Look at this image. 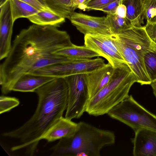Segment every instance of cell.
I'll list each match as a JSON object with an SVG mask.
<instances>
[{
  "label": "cell",
  "mask_w": 156,
  "mask_h": 156,
  "mask_svg": "<svg viewBox=\"0 0 156 156\" xmlns=\"http://www.w3.org/2000/svg\"><path fill=\"white\" fill-rule=\"evenodd\" d=\"M34 24L41 26L59 27L65 22V18L53 12L39 11L27 18Z\"/></svg>",
  "instance_id": "19"
},
{
  "label": "cell",
  "mask_w": 156,
  "mask_h": 156,
  "mask_svg": "<svg viewBox=\"0 0 156 156\" xmlns=\"http://www.w3.org/2000/svg\"><path fill=\"white\" fill-rule=\"evenodd\" d=\"M64 78L68 88L67 104L65 117L71 120L80 118L85 112L89 100L85 73L71 75Z\"/></svg>",
  "instance_id": "6"
},
{
  "label": "cell",
  "mask_w": 156,
  "mask_h": 156,
  "mask_svg": "<svg viewBox=\"0 0 156 156\" xmlns=\"http://www.w3.org/2000/svg\"><path fill=\"white\" fill-rule=\"evenodd\" d=\"M86 0H72L73 5L76 9L78 8V6L80 4L83 3Z\"/></svg>",
  "instance_id": "31"
},
{
  "label": "cell",
  "mask_w": 156,
  "mask_h": 156,
  "mask_svg": "<svg viewBox=\"0 0 156 156\" xmlns=\"http://www.w3.org/2000/svg\"><path fill=\"white\" fill-rule=\"evenodd\" d=\"M0 60L6 58L11 48V39L14 22L10 0H5L0 5Z\"/></svg>",
  "instance_id": "12"
},
{
  "label": "cell",
  "mask_w": 156,
  "mask_h": 156,
  "mask_svg": "<svg viewBox=\"0 0 156 156\" xmlns=\"http://www.w3.org/2000/svg\"><path fill=\"white\" fill-rule=\"evenodd\" d=\"M147 0H142V2L143 3L145 1H147Z\"/></svg>",
  "instance_id": "34"
},
{
  "label": "cell",
  "mask_w": 156,
  "mask_h": 156,
  "mask_svg": "<svg viewBox=\"0 0 156 156\" xmlns=\"http://www.w3.org/2000/svg\"><path fill=\"white\" fill-rule=\"evenodd\" d=\"M127 9L126 18L133 27H140L144 23L142 0H122Z\"/></svg>",
  "instance_id": "18"
},
{
  "label": "cell",
  "mask_w": 156,
  "mask_h": 156,
  "mask_svg": "<svg viewBox=\"0 0 156 156\" xmlns=\"http://www.w3.org/2000/svg\"><path fill=\"white\" fill-rule=\"evenodd\" d=\"M136 82V77L127 63L114 68L107 84L88 100L85 112L95 116L107 114L129 96L130 89Z\"/></svg>",
  "instance_id": "4"
},
{
  "label": "cell",
  "mask_w": 156,
  "mask_h": 156,
  "mask_svg": "<svg viewBox=\"0 0 156 156\" xmlns=\"http://www.w3.org/2000/svg\"><path fill=\"white\" fill-rule=\"evenodd\" d=\"M20 103L19 99L15 97L1 95L0 97V114L9 111L17 106Z\"/></svg>",
  "instance_id": "25"
},
{
  "label": "cell",
  "mask_w": 156,
  "mask_h": 156,
  "mask_svg": "<svg viewBox=\"0 0 156 156\" xmlns=\"http://www.w3.org/2000/svg\"><path fill=\"white\" fill-rule=\"evenodd\" d=\"M10 5L14 22L19 18H28L40 11L30 4L20 0H10Z\"/></svg>",
  "instance_id": "21"
},
{
  "label": "cell",
  "mask_w": 156,
  "mask_h": 156,
  "mask_svg": "<svg viewBox=\"0 0 156 156\" xmlns=\"http://www.w3.org/2000/svg\"><path fill=\"white\" fill-rule=\"evenodd\" d=\"M127 9L126 6L122 4H120L117 7L115 14L122 18H126Z\"/></svg>",
  "instance_id": "30"
},
{
  "label": "cell",
  "mask_w": 156,
  "mask_h": 156,
  "mask_svg": "<svg viewBox=\"0 0 156 156\" xmlns=\"http://www.w3.org/2000/svg\"><path fill=\"white\" fill-rule=\"evenodd\" d=\"M112 37L119 54L135 76L137 82L141 85L150 84L151 82L146 70L143 57L121 42L116 35H112Z\"/></svg>",
  "instance_id": "9"
},
{
  "label": "cell",
  "mask_w": 156,
  "mask_h": 156,
  "mask_svg": "<svg viewBox=\"0 0 156 156\" xmlns=\"http://www.w3.org/2000/svg\"><path fill=\"white\" fill-rule=\"evenodd\" d=\"M107 114L129 126L134 132L142 128L156 130V115L141 105L131 95L112 108Z\"/></svg>",
  "instance_id": "5"
},
{
  "label": "cell",
  "mask_w": 156,
  "mask_h": 156,
  "mask_svg": "<svg viewBox=\"0 0 156 156\" xmlns=\"http://www.w3.org/2000/svg\"><path fill=\"white\" fill-rule=\"evenodd\" d=\"M77 124L78 123L62 116L48 130L42 140L51 142L70 137L75 132Z\"/></svg>",
  "instance_id": "15"
},
{
  "label": "cell",
  "mask_w": 156,
  "mask_h": 156,
  "mask_svg": "<svg viewBox=\"0 0 156 156\" xmlns=\"http://www.w3.org/2000/svg\"><path fill=\"white\" fill-rule=\"evenodd\" d=\"M37 0V1H38V2H39L43 6H45V7H46L47 8H48L47 7V6L45 4V3L44 0Z\"/></svg>",
  "instance_id": "33"
},
{
  "label": "cell",
  "mask_w": 156,
  "mask_h": 156,
  "mask_svg": "<svg viewBox=\"0 0 156 156\" xmlns=\"http://www.w3.org/2000/svg\"><path fill=\"white\" fill-rule=\"evenodd\" d=\"M114 70V68L108 62L99 68L85 73L89 100L107 84Z\"/></svg>",
  "instance_id": "14"
},
{
  "label": "cell",
  "mask_w": 156,
  "mask_h": 156,
  "mask_svg": "<svg viewBox=\"0 0 156 156\" xmlns=\"http://www.w3.org/2000/svg\"><path fill=\"white\" fill-rule=\"evenodd\" d=\"M132 139L134 156H156V130L142 128L135 131Z\"/></svg>",
  "instance_id": "13"
},
{
  "label": "cell",
  "mask_w": 156,
  "mask_h": 156,
  "mask_svg": "<svg viewBox=\"0 0 156 156\" xmlns=\"http://www.w3.org/2000/svg\"><path fill=\"white\" fill-rule=\"evenodd\" d=\"M106 17L112 35H118L133 27L126 18H122L114 14H107Z\"/></svg>",
  "instance_id": "22"
},
{
  "label": "cell",
  "mask_w": 156,
  "mask_h": 156,
  "mask_svg": "<svg viewBox=\"0 0 156 156\" xmlns=\"http://www.w3.org/2000/svg\"><path fill=\"white\" fill-rule=\"evenodd\" d=\"M56 77L25 73L14 85L12 91L21 92H35L36 90Z\"/></svg>",
  "instance_id": "16"
},
{
  "label": "cell",
  "mask_w": 156,
  "mask_h": 156,
  "mask_svg": "<svg viewBox=\"0 0 156 156\" xmlns=\"http://www.w3.org/2000/svg\"><path fill=\"white\" fill-rule=\"evenodd\" d=\"M84 40L85 45L105 58L113 67L127 63L119 54L112 35L87 34Z\"/></svg>",
  "instance_id": "8"
},
{
  "label": "cell",
  "mask_w": 156,
  "mask_h": 156,
  "mask_svg": "<svg viewBox=\"0 0 156 156\" xmlns=\"http://www.w3.org/2000/svg\"><path fill=\"white\" fill-rule=\"evenodd\" d=\"M101 58L71 60L69 61L50 65L34 70L30 73L56 78H64L78 74L87 73L105 64Z\"/></svg>",
  "instance_id": "7"
},
{
  "label": "cell",
  "mask_w": 156,
  "mask_h": 156,
  "mask_svg": "<svg viewBox=\"0 0 156 156\" xmlns=\"http://www.w3.org/2000/svg\"><path fill=\"white\" fill-rule=\"evenodd\" d=\"M46 6L53 12L69 19L76 9L72 0H44Z\"/></svg>",
  "instance_id": "20"
},
{
  "label": "cell",
  "mask_w": 156,
  "mask_h": 156,
  "mask_svg": "<svg viewBox=\"0 0 156 156\" xmlns=\"http://www.w3.org/2000/svg\"><path fill=\"white\" fill-rule=\"evenodd\" d=\"M53 54L62 55L69 59H91L100 56L99 54L85 45L79 46L73 44L70 46L55 51Z\"/></svg>",
  "instance_id": "17"
},
{
  "label": "cell",
  "mask_w": 156,
  "mask_h": 156,
  "mask_svg": "<svg viewBox=\"0 0 156 156\" xmlns=\"http://www.w3.org/2000/svg\"><path fill=\"white\" fill-rule=\"evenodd\" d=\"M116 36L123 43L143 57L156 46L149 38L144 26L132 27Z\"/></svg>",
  "instance_id": "11"
},
{
  "label": "cell",
  "mask_w": 156,
  "mask_h": 156,
  "mask_svg": "<svg viewBox=\"0 0 156 156\" xmlns=\"http://www.w3.org/2000/svg\"><path fill=\"white\" fill-rule=\"evenodd\" d=\"M150 84L152 87L154 95L156 98V80L152 82Z\"/></svg>",
  "instance_id": "32"
},
{
  "label": "cell",
  "mask_w": 156,
  "mask_h": 156,
  "mask_svg": "<svg viewBox=\"0 0 156 156\" xmlns=\"http://www.w3.org/2000/svg\"><path fill=\"white\" fill-rule=\"evenodd\" d=\"M35 92L38 101L33 115L20 127L2 134L4 137L20 140V144L12 147V151L25 148L30 156L34 155L48 130L63 116L67 106L68 88L64 78H56Z\"/></svg>",
  "instance_id": "2"
},
{
  "label": "cell",
  "mask_w": 156,
  "mask_h": 156,
  "mask_svg": "<svg viewBox=\"0 0 156 156\" xmlns=\"http://www.w3.org/2000/svg\"><path fill=\"white\" fill-rule=\"evenodd\" d=\"M146 32L151 41L156 44V23L147 22L144 26Z\"/></svg>",
  "instance_id": "27"
},
{
  "label": "cell",
  "mask_w": 156,
  "mask_h": 156,
  "mask_svg": "<svg viewBox=\"0 0 156 156\" xmlns=\"http://www.w3.org/2000/svg\"><path fill=\"white\" fill-rule=\"evenodd\" d=\"M116 0H91L86 5V10H98Z\"/></svg>",
  "instance_id": "26"
},
{
  "label": "cell",
  "mask_w": 156,
  "mask_h": 156,
  "mask_svg": "<svg viewBox=\"0 0 156 156\" xmlns=\"http://www.w3.org/2000/svg\"><path fill=\"white\" fill-rule=\"evenodd\" d=\"M143 18L147 22L156 23V0H147L143 2Z\"/></svg>",
  "instance_id": "24"
},
{
  "label": "cell",
  "mask_w": 156,
  "mask_h": 156,
  "mask_svg": "<svg viewBox=\"0 0 156 156\" xmlns=\"http://www.w3.org/2000/svg\"><path fill=\"white\" fill-rule=\"evenodd\" d=\"M69 20L80 33L87 34L112 35L106 16L97 17L74 12Z\"/></svg>",
  "instance_id": "10"
},
{
  "label": "cell",
  "mask_w": 156,
  "mask_h": 156,
  "mask_svg": "<svg viewBox=\"0 0 156 156\" xmlns=\"http://www.w3.org/2000/svg\"><path fill=\"white\" fill-rule=\"evenodd\" d=\"M73 44L67 32L56 27L34 24L22 30L16 36L9 54L0 66L2 93L11 91L18 79L40 59Z\"/></svg>",
  "instance_id": "1"
},
{
  "label": "cell",
  "mask_w": 156,
  "mask_h": 156,
  "mask_svg": "<svg viewBox=\"0 0 156 156\" xmlns=\"http://www.w3.org/2000/svg\"><path fill=\"white\" fill-rule=\"evenodd\" d=\"M21 1L25 2L30 5H31L40 11H48L52 12L49 9L47 8L37 0H20Z\"/></svg>",
  "instance_id": "29"
},
{
  "label": "cell",
  "mask_w": 156,
  "mask_h": 156,
  "mask_svg": "<svg viewBox=\"0 0 156 156\" xmlns=\"http://www.w3.org/2000/svg\"><path fill=\"white\" fill-rule=\"evenodd\" d=\"M122 0H116L98 10L102 11L107 14H115L117 7L120 4H122Z\"/></svg>",
  "instance_id": "28"
},
{
  "label": "cell",
  "mask_w": 156,
  "mask_h": 156,
  "mask_svg": "<svg viewBox=\"0 0 156 156\" xmlns=\"http://www.w3.org/2000/svg\"><path fill=\"white\" fill-rule=\"evenodd\" d=\"M115 141L113 132L80 122L72 136L59 140L50 148L51 155L100 156L103 147L113 145Z\"/></svg>",
  "instance_id": "3"
},
{
  "label": "cell",
  "mask_w": 156,
  "mask_h": 156,
  "mask_svg": "<svg viewBox=\"0 0 156 156\" xmlns=\"http://www.w3.org/2000/svg\"><path fill=\"white\" fill-rule=\"evenodd\" d=\"M143 59L146 70L151 82L156 80V46L145 54Z\"/></svg>",
  "instance_id": "23"
}]
</instances>
